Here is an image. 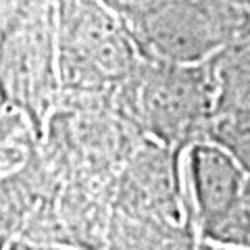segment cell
Wrapping results in <instances>:
<instances>
[{"label": "cell", "instance_id": "cell-3", "mask_svg": "<svg viewBox=\"0 0 250 250\" xmlns=\"http://www.w3.org/2000/svg\"><path fill=\"white\" fill-rule=\"evenodd\" d=\"M57 62L67 88L98 92L129 82L142 62L125 21L103 0H62Z\"/></svg>", "mask_w": 250, "mask_h": 250}, {"label": "cell", "instance_id": "cell-1", "mask_svg": "<svg viewBox=\"0 0 250 250\" xmlns=\"http://www.w3.org/2000/svg\"><path fill=\"white\" fill-rule=\"evenodd\" d=\"M117 15L142 59L202 65L250 31L236 0H131Z\"/></svg>", "mask_w": 250, "mask_h": 250}, {"label": "cell", "instance_id": "cell-8", "mask_svg": "<svg viewBox=\"0 0 250 250\" xmlns=\"http://www.w3.org/2000/svg\"><path fill=\"white\" fill-rule=\"evenodd\" d=\"M215 246H233V248L250 250V175H248L244 196H242L236 215H233L228 229L223 231L221 240Z\"/></svg>", "mask_w": 250, "mask_h": 250}, {"label": "cell", "instance_id": "cell-9", "mask_svg": "<svg viewBox=\"0 0 250 250\" xmlns=\"http://www.w3.org/2000/svg\"><path fill=\"white\" fill-rule=\"evenodd\" d=\"M11 250H65V248H57V246H34V244H23V242H19V244H15Z\"/></svg>", "mask_w": 250, "mask_h": 250}, {"label": "cell", "instance_id": "cell-7", "mask_svg": "<svg viewBox=\"0 0 250 250\" xmlns=\"http://www.w3.org/2000/svg\"><path fill=\"white\" fill-rule=\"evenodd\" d=\"M208 140L221 144L225 150L231 152L233 159L250 175V123L215 121L208 129Z\"/></svg>", "mask_w": 250, "mask_h": 250}, {"label": "cell", "instance_id": "cell-10", "mask_svg": "<svg viewBox=\"0 0 250 250\" xmlns=\"http://www.w3.org/2000/svg\"><path fill=\"white\" fill-rule=\"evenodd\" d=\"M236 2L242 6V9H244L248 15H250V0H236Z\"/></svg>", "mask_w": 250, "mask_h": 250}, {"label": "cell", "instance_id": "cell-11", "mask_svg": "<svg viewBox=\"0 0 250 250\" xmlns=\"http://www.w3.org/2000/svg\"><path fill=\"white\" fill-rule=\"evenodd\" d=\"M217 250H242V248H233V246H217Z\"/></svg>", "mask_w": 250, "mask_h": 250}, {"label": "cell", "instance_id": "cell-4", "mask_svg": "<svg viewBox=\"0 0 250 250\" xmlns=\"http://www.w3.org/2000/svg\"><path fill=\"white\" fill-rule=\"evenodd\" d=\"M182 175L188 186L192 217L208 244H217L244 196L248 173L221 144L198 140L182 152Z\"/></svg>", "mask_w": 250, "mask_h": 250}, {"label": "cell", "instance_id": "cell-2", "mask_svg": "<svg viewBox=\"0 0 250 250\" xmlns=\"http://www.w3.org/2000/svg\"><path fill=\"white\" fill-rule=\"evenodd\" d=\"M127 106L140 129L182 154L208 138L215 123V82L208 62L173 65L142 59L129 77Z\"/></svg>", "mask_w": 250, "mask_h": 250}, {"label": "cell", "instance_id": "cell-6", "mask_svg": "<svg viewBox=\"0 0 250 250\" xmlns=\"http://www.w3.org/2000/svg\"><path fill=\"white\" fill-rule=\"evenodd\" d=\"M192 240L188 229L159 223L150 228H134L129 233L123 231L119 250H194Z\"/></svg>", "mask_w": 250, "mask_h": 250}, {"label": "cell", "instance_id": "cell-5", "mask_svg": "<svg viewBox=\"0 0 250 250\" xmlns=\"http://www.w3.org/2000/svg\"><path fill=\"white\" fill-rule=\"evenodd\" d=\"M215 82V121L250 123V31L208 61Z\"/></svg>", "mask_w": 250, "mask_h": 250}]
</instances>
